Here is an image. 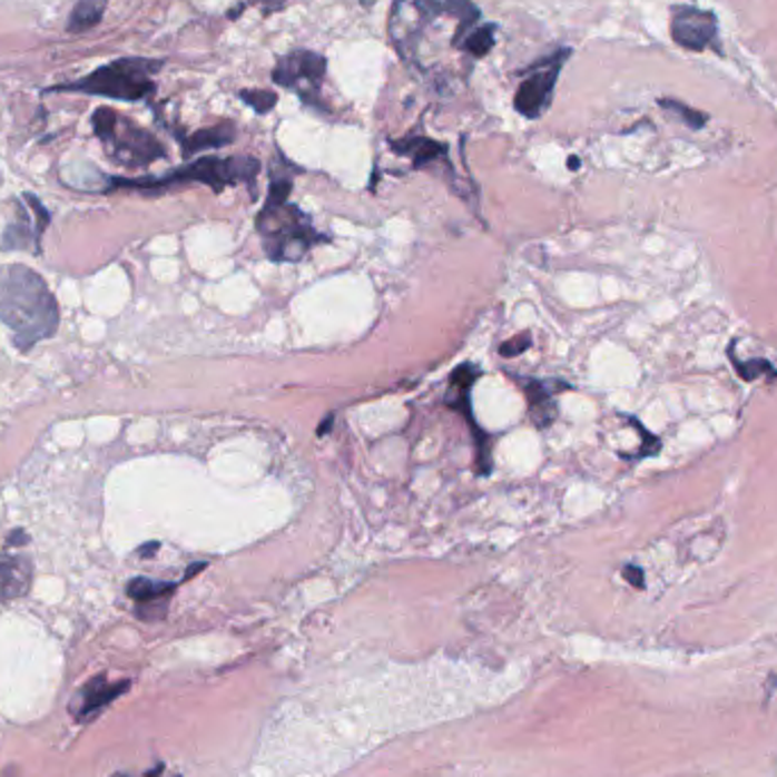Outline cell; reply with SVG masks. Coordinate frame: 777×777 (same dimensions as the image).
<instances>
[{
    "mask_svg": "<svg viewBox=\"0 0 777 777\" xmlns=\"http://www.w3.org/2000/svg\"><path fill=\"white\" fill-rule=\"evenodd\" d=\"M0 321L23 353L58 332L60 307L39 273L23 264L0 266Z\"/></svg>",
    "mask_w": 777,
    "mask_h": 777,
    "instance_id": "obj_1",
    "label": "cell"
},
{
    "mask_svg": "<svg viewBox=\"0 0 777 777\" xmlns=\"http://www.w3.org/2000/svg\"><path fill=\"white\" fill-rule=\"evenodd\" d=\"M259 174V161L253 157H200L180 169L166 174L161 178H137V180H126V178H115L112 187L115 189H135L144 194H157L166 191L178 185H207L214 191H224L226 187L242 185V183H253L255 176Z\"/></svg>",
    "mask_w": 777,
    "mask_h": 777,
    "instance_id": "obj_2",
    "label": "cell"
},
{
    "mask_svg": "<svg viewBox=\"0 0 777 777\" xmlns=\"http://www.w3.org/2000/svg\"><path fill=\"white\" fill-rule=\"evenodd\" d=\"M157 69H159V62L126 58L112 65H105L96 69L91 76H85L76 82L55 87V91L89 94V96H102V98H115V100H144L155 91L153 76L157 73Z\"/></svg>",
    "mask_w": 777,
    "mask_h": 777,
    "instance_id": "obj_3",
    "label": "cell"
},
{
    "mask_svg": "<svg viewBox=\"0 0 777 777\" xmlns=\"http://www.w3.org/2000/svg\"><path fill=\"white\" fill-rule=\"evenodd\" d=\"M257 233L273 262H298L318 242V233L312 228L307 216L289 203L262 207L257 214Z\"/></svg>",
    "mask_w": 777,
    "mask_h": 777,
    "instance_id": "obj_4",
    "label": "cell"
},
{
    "mask_svg": "<svg viewBox=\"0 0 777 777\" xmlns=\"http://www.w3.org/2000/svg\"><path fill=\"white\" fill-rule=\"evenodd\" d=\"M94 132L119 164L146 166L164 157V146L150 132L137 128L128 119H121L107 107L94 112Z\"/></svg>",
    "mask_w": 777,
    "mask_h": 777,
    "instance_id": "obj_5",
    "label": "cell"
},
{
    "mask_svg": "<svg viewBox=\"0 0 777 777\" xmlns=\"http://www.w3.org/2000/svg\"><path fill=\"white\" fill-rule=\"evenodd\" d=\"M325 78V58L312 50H294L275 65L273 82L296 91L303 100L316 102Z\"/></svg>",
    "mask_w": 777,
    "mask_h": 777,
    "instance_id": "obj_6",
    "label": "cell"
},
{
    "mask_svg": "<svg viewBox=\"0 0 777 777\" xmlns=\"http://www.w3.org/2000/svg\"><path fill=\"white\" fill-rule=\"evenodd\" d=\"M567 60H569V50H560L558 55H552V58L543 62V69H534L521 82L514 98V107L521 117L539 119L545 112L554 94V85H558L560 71Z\"/></svg>",
    "mask_w": 777,
    "mask_h": 777,
    "instance_id": "obj_7",
    "label": "cell"
},
{
    "mask_svg": "<svg viewBox=\"0 0 777 777\" xmlns=\"http://www.w3.org/2000/svg\"><path fill=\"white\" fill-rule=\"evenodd\" d=\"M480 375H482V371L478 366H473V364L458 366L453 371V375H451V392H449L446 399H443V405L466 416V421L471 425V432H473V439H475L480 473L489 475L491 473V439H489V434L482 427H478V423L473 419V410H471V389H473V384L478 382Z\"/></svg>",
    "mask_w": 777,
    "mask_h": 777,
    "instance_id": "obj_8",
    "label": "cell"
},
{
    "mask_svg": "<svg viewBox=\"0 0 777 777\" xmlns=\"http://www.w3.org/2000/svg\"><path fill=\"white\" fill-rule=\"evenodd\" d=\"M718 23L711 12L698 8H676L671 17V37L678 46L702 52L716 41Z\"/></svg>",
    "mask_w": 777,
    "mask_h": 777,
    "instance_id": "obj_9",
    "label": "cell"
},
{
    "mask_svg": "<svg viewBox=\"0 0 777 777\" xmlns=\"http://www.w3.org/2000/svg\"><path fill=\"white\" fill-rule=\"evenodd\" d=\"M128 687H130L128 680L109 682L105 676H96L82 687V691L78 694V700L69 709L73 711L76 720L87 724V720L96 718L109 702H115L119 696H124Z\"/></svg>",
    "mask_w": 777,
    "mask_h": 777,
    "instance_id": "obj_10",
    "label": "cell"
},
{
    "mask_svg": "<svg viewBox=\"0 0 777 777\" xmlns=\"http://www.w3.org/2000/svg\"><path fill=\"white\" fill-rule=\"evenodd\" d=\"M32 564L26 558H0V600H14L28 593Z\"/></svg>",
    "mask_w": 777,
    "mask_h": 777,
    "instance_id": "obj_11",
    "label": "cell"
},
{
    "mask_svg": "<svg viewBox=\"0 0 777 777\" xmlns=\"http://www.w3.org/2000/svg\"><path fill=\"white\" fill-rule=\"evenodd\" d=\"M392 148L399 155L410 157L414 164V169H423V166L446 161V155H449L446 144H439V141L427 139V137H407L401 141H392Z\"/></svg>",
    "mask_w": 777,
    "mask_h": 777,
    "instance_id": "obj_12",
    "label": "cell"
},
{
    "mask_svg": "<svg viewBox=\"0 0 777 777\" xmlns=\"http://www.w3.org/2000/svg\"><path fill=\"white\" fill-rule=\"evenodd\" d=\"M233 139H235V128L230 124H224V126L194 132L191 137H187L183 141V150H185V155H194V153H203L209 148L228 146V144H233Z\"/></svg>",
    "mask_w": 777,
    "mask_h": 777,
    "instance_id": "obj_13",
    "label": "cell"
},
{
    "mask_svg": "<svg viewBox=\"0 0 777 777\" xmlns=\"http://www.w3.org/2000/svg\"><path fill=\"white\" fill-rule=\"evenodd\" d=\"M178 584L174 582H159V580H150V578H135L128 582V596L137 602H157V600H169L171 593L176 591Z\"/></svg>",
    "mask_w": 777,
    "mask_h": 777,
    "instance_id": "obj_14",
    "label": "cell"
},
{
    "mask_svg": "<svg viewBox=\"0 0 777 777\" xmlns=\"http://www.w3.org/2000/svg\"><path fill=\"white\" fill-rule=\"evenodd\" d=\"M525 394L530 401V412H532L534 423L539 427H545L548 423H552L554 416H558V412H554L550 389H543L541 382H530L525 389Z\"/></svg>",
    "mask_w": 777,
    "mask_h": 777,
    "instance_id": "obj_15",
    "label": "cell"
},
{
    "mask_svg": "<svg viewBox=\"0 0 777 777\" xmlns=\"http://www.w3.org/2000/svg\"><path fill=\"white\" fill-rule=\"evenodd\" d=\"M105 8H107V0H78L69 19V30L78 35L94 28L96 23H100Z\"/></svg>",
    "mask_w": 777,
    "mask_h": 777,
    "instance_id": "obj_16",
    "label": "cell"
},
{
    "mask_svg": "<svg viewBox=\"0 0 777 777\" xmlns=\"http://www.w3.org/2000/svg\"><path fill=\"white\" fill-rule=\"evenodd\" d=\"M39 235L32 233L30 220L23 216L19 224H10V228L3 235V250H37Z\"/></svg>",
    "mask_w": 777,
    "mask_h": 777,
    "instance_id": "obj_17",
    "label": "cell"
},
{
    "mask_svg": "<svg viewBox=\"0 0 777 777\" xmlns=\"http://www.w3.org/2000/svg\"><path fill=\"white\" fill-rule=\"evenodd\" d=\"M493 43H495V26H478V28H473L466 37H464V41H462V50L464 52H469V55H473V58H484V55L493 48Z\"/></svg>",
    "mask_w": 777,
    "mask_h": 777,
    "instance_id": "obj_18",
    "label": "cell"
},
{
    "mask_svg": "<svg viewBox=\"0 0 777 777\" xmlns=\"http://www.w3.org/2000/svg\"><path fill=\"white\" fill-rule=\"evenodd\" d=\"M292 178H287L285 174L277 176V171H273L271 176V187H268V194H266V203L264 207H277V205H285L289 194H292Z\"/></svg>",
    "mask_w": 777,
    "mask_h": 777,
    "instance_id": "obj_19",
    "label": "cell"
},
{
    "mask_svg": "<svg viewBox=\"0 0 777 777\" xmlns=\"http://www.w3.org/2000/svg\"><path fill=\"white\" fill-rule=\"evenodd\" d=\"M239 98L244 100V102H248L253 109H255V112H259V115H266V112H271V109L275 107V102H277V96L273 94V91H262V89H246V91H242L239 94Z\"/></svg>",
    "mask_w": 777,
    "mask_h": 777,
    "instance_id": "obj_20",
    "label": "cell"
},
{
    "mask_svg": "<svg viewBox=\"0 0 777 777\" xmlns=\"http://www.w3.org/2000/svg\"><path fill=\"white\" fill-rule=\"evenodd\" d=\"M661 105H663L666 109H671V112L680 115L691 128H700V126L705 124V115L694 112V109H689V107H685V105H680V102H676V100H663Z\"/></svg>",
    "mask_w": 777,
    "mask_h": 777,
    "instance_id": "obj_21",
    "label": "cell"
},
{
    "mask_svg": "<svg viewBox=\"0 0 777 777\" xmlns=\"http://www.w3.org/2000/svg\"><path fill=\"white\" fill-rule=\"evenodd\" d=\"M166 604H169V600H157V602H144V604H137V617L141 621H159L166 617Z\"/></svg>",
    "mask_w": 777,
    "mask_h": 777,
    "instance_id": "obj_22",
    "label": "cell"
},
{
    "mask_svg": "<svg viewBox=\"0 0 777 777\" xmlns=\"http://www.w3.org/2000/svg\"><path fill=\"white\" fill-rule=\"evenodd\" d=\"M530 344H532V337L528 335V332H523V335H517L514 340H510V342H505V344L501 346V355H503V357L523 355V353L530 348Z\"/></svg>",
    "mask_w": 777,
    "mask_h": 777,
    "instance_id": "obj_23",
    "label": "cell"
},
{
    "mask_svg": "<svg viewBox=\"0 0 777 777\" xmlns=\"http://www.w3.org/2000/svg\"><path fill=\"white\" fill-rule=\"evenodd\" d=\"M623 576H626V580H628L630 584H635L637 589H643V571H641V569H637V567H626Z\"/></svg>",
    "mask_w": 777,
    "mask_h": 777,
    "instance_id": "obj_24",
    "label": "cell"
},
{
    "mask_svg": "<svg viewBox=\"0 0 777 777\" xmlns=\"http://www.w3.org/2000/svg\"><path fill=\"white\" fill-rule=\"evenodd\" d=\"M257 3H259V6H264L266 10H277V8H283V6H287V3H289V0H257Z\"/></svg>",
    "mask_w": 777,
    "mask_h": 777,
    "instance_id": "obj_25",
    "label": "cell"
},
{
    "mask_svg": "<svg viewBox=\"0 0 777 777\" xmlns=\"http://www.w3.org/2000/svg\"><path fill=\"white\" fill-rule=\"evenodd\" d=\"M332 419H335V414H330L323 423H321V427H318V436H323V434H327V430H330V423H332Z\"/></svg>",
    "mask_w": 777,
    "mask_h": 777,
    "instance_id": "obj_26",
    "label": "cell"
},
{
    "mask_svg": "<svg viewBox=\"0 0 777 777\" xmlns=\"http://www.w3.org/2000/svg\"><path fill=\"white\" fill-rule=\"evenodd\" d=\"M146 777H164V766H157V768L148 770V773H146Z\"/></svg>",
    "mask_w": 777,
    "mask_h": 777,
    "instance_id": "obj_27",
    "label": "cell"
},
{
    "mask_svg": "<svg viewBox=\"0 0 777 777\" xmlns=\"http://www.w3.org/2000/svg\"><path fill=\"white\" fill-rule=\"evenodd\" d=\"M578 166H580V159H578V157H571V159H569V169H578Z\"/></svg>",
    "mask_w": 777,
    "mask_h": 777,
    "instance_id": "obj_28",
    "label": "cell"
},
{
    "mask_svg": "<svg viewBox=\"0 0 777 777\" xmlns=\"http://www.w3.org/2000/svg\"><path fill=\"white\" fill-rule=\"evenodd\" d=\"M112 777H130V775H124V773H119V775H112Z\"/></svg>",
    "mask_w": 777,
    "mask_h": 777,
    "instance_id": "obj_29",
    "label": "cell"
}]
</instances>
